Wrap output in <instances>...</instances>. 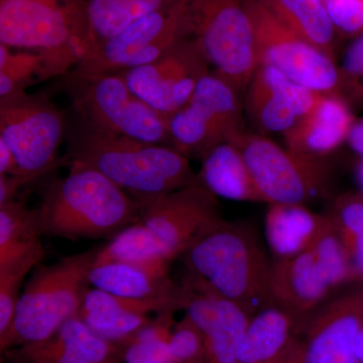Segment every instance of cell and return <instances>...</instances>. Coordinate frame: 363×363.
<instances>
[{
	"mask_svg": "<svg viewBox=\"0 0 363 363\" xmlns=\"http://www.w3.org/2000/svg\"><path fill=\"white\" fill-rule=\"evenodd\" d=\"M66 142L68 162L96 169L143 205L180 189L202 186L190 159L174 147L109 133L76 113L68 119Z\"/></svg>",
	"mask_w": 363,
	"mask_h": 363,
	"instance_id": "1",
	"label": "cell"
},
{
	"mask_svg": "<svg viewBox=\"0 0 363 363\" xmlns=\"http://www.w3.org/2000/svg\"><path fill=\"white\" fill-rule=\"evenodd\" d=\"M189 274L242 308L250 316L276 306L272 262L252 227L219 217L181 255Z\"/></svg>",
	"mask_w": 363,
	"mask_h": 363,
	"instance_id": "2",
	"label": "cell"
},
{
	"mask_svg": "<svg viewBox=\"0 0 363 363\" xmlns=\"http://www.w3.org/2000/svg\"><path fill=\"white\" fill-rule=\"evenodd\" d=\"M68 166V175L47 186L35 209L40 236L113 238L140 221L142 203L96 169L76 162Z\"/></svg>",
	"mask_w": 363,
	"mask_h": 363,
	"instance_id": "3",
	"label": "cell"
},
{
	"mask_svg": "<svg viewBox=\"0 0 363 363\" xmlns=\"http://www.w3.org/2000/svg\"><path fill=\"white\" fill-rule=\"evenodd\" d=\"M88 0H0V44L40 52L64 76L94 48Z\"/></svg>",
	"mask_w": 363,
	"mask_h": 363,
	"instance_id": "4",
	"label": "cell"
},
{
	"mask_svg": "<svg viewBox=\"0 0 363 363\" xmlns=\"http://www.w3.org/2000/svg\"><path fill=\"white\" fill-rule=\"evenodd\" d=\"M97 250L92 248L37 267L21 294L11 329L0 338L1 353L44 341L79 316Z\"/></svg>",
	"mask_w": 363,
	"mask_h": 363,
	"instance_id": "5",
	"label": "cell"
},
{
	"mask_svg": "<svg viewBox=\"0 0 363 363\" xmlns=\"http://www.w3.org/2000/svg\"><path fill=\"white\" fill-rule=\"evenodd\" d=\"M63 77L74 113L88 123L140 142L171 147L169 117L135 94L121 73L95 74L72 69Z\"/></svg>",
	"mask_w": 363,
	"mask_h": 363,
	"instance_id": "6",
	"label": "cell"
},
{
	"mask_svg": "<svg viewBox=\"0 0 363 363\" xmlns=\"http://www.w3.org/2000/svg\"><path fill=\"white\" fill-rule=\"evenodd\" d=\"M247 162L269 204H311L330 195V167L325 159L303 156L264 135L245 130L230 138Z\"/></svg>",
	"mask_w": 363,
	"mask_h": 363,
	"instance_id": "7",
	"label": "cell"
},
{
	"mask_svg": "<svg viewBox=\"0 0 363 363\" xmlns=\"http://www.w3.org/2000/svg\"><path fill=\"white\" fill-rule=\"evenodd\" d=\"M188 13L210 65L238 89L247 88L259 66L247 0H189Z\"/></svg>",
	"mask_w": 363,
	"mask_h": 363,
	"instance_id": "8",
	"label": "cell"
},
{
	"mask_svg": "<svg viewBox=\"0 0 363 363\" xmlns=\"http://www.w3.org/2000/svg\"><path fill=\"white\" fill-rule=\"evenodd\" d=\"M67 128L65 114L48 97L23 91L0 99V140L13 150L21 175L30 183L68 164L66 156L59 159Z\"/></svg>",
	"mask_w": 363,
	"mask_h": 363,
	"instance_id": "9",
	"label": "cell"
},
{
	"mask_svg": "<svg viewBox=\"0 0 363 363\" xmlns=\"http://www.w3.org/2000/svg\"><path fill=\"white\" fill-rule=\"evenodd\" d=\"M240 92L218 72H209L188 104L169 116L171 147L189 159L201 160L215 145L243 130Z\"/></svg>",
	"mask_w": 363,
	"mask_h": 363,
	"instance_id": "10",
	"label": "cell"
},
{
	"mask_svg": "<svg viewBox=\"0 0 363 363\" xmlns=\"http://www.w3.org/2000/svg\"><path fill=\"white\" fill-rule=\"evenodd\" d=\"M259 65L272 67L294 82L319 94H339L340 76L335 60L286 26L264 0H247Z\"/></svg>",
	"mask_w": 363,
	"mask_h": 363,
	"instance_id": "11",
	"label": "cell"
},
{
	"mask_svg": "<svg viewBox=\"0 0 363 363\" xmlns=\"http://www.w3.org/2000/svg\"><path fill=\"white\" fill-rule=\"evenodd\" d=\"M189 0L131 23L111 39L94 45L75 67L95 74H116L149 64L182 40L192 37Z\"/></svg>",
	"mask_w": 363,
	"mask_h": 363,
	"instance_id": "12",
	"label": "cell"
},
{
	"mask_svg": "<svg viewBox=\"0 0 363 363\" xmlns=\"http://www.w3.org/2000/svg\"><path fill=\"white\" fill-rule=\"evenodd\" d=\"M209 67L201 47L190 37L155 61L121 74L135 94L169 117L188 104Z\"/></svg>",
	"mask_w": 363,
	"mask_h": 363,
	"instance_id": "13",
	"label": "cell"
},
{
	"mask_svg": "<svg viewBox=\"0 0 363 363\" xmlns=\"http://www.w3.org/2000/svg\"><path fill=\"white\" fill-rule=\"evenodd\" d=\"M181 285L186 296L184 310L204 337L206 363H238V348L252 316L187 272Z\"/></svg>",
	"mask_w": 363,
	"mask_h": 363,
	"instance_id": "14",
	"label": "cell"
},
{
	"mask_svg": "<svg viewBox=\"0 0 363 363\" xmlns=\"http://www.w3.org/2000/svg\"><path fill=\"white\" fill-rule=\"evenodd\" d=\"M217 198L203 186L180 189L145 203L140 220L178 259L207 224L221 217Z\"/></svg>",
	"mask_w": 363,
	"mask_h": 363,
	"instance_id": "15",
	"label": "cell"
},
{
	"mask_svg": "<svg viewBox=\"0 0 363 363\" xmlns=\"http://www.w3.org/2000/svg\"><path fill=\"white\" fill-rule=\"evenodd\" d=\"M363 316V286L334 298L308 320L300 363H359L355 339Z\"/></svg>",
	"mask_w": 363,
	"mask_h": 363,
	"instance_id": "16",
	"label": "cell"
},
{
	"mask_svg": "<svg viewBox=\"0 0 363 363\" xmlns=\"http://www.w3.org/2000/svg\"><path fill=\"white\" fill-rule=\"evenodd\" d=\"M247 88L245 111L262 135H284L311 111L323 95L294 82L264 64L257 67Z\"/></svg>",
	"mask_w": 363,
	"mask_h": 363,
	"instance_id": "17",
	"label": "cell"
},
{
	"mask_svg": "<svg viewBox=\"0 0 363 363\" xmlns=\"http://www.w3.org/2000/svg\"><path fill=\"white\" fill-rule=\"evenodd\" d=\"M180 309L174 301L135 300L93 288L85 294L79 317L100 337L121 345L152 321V313Z\"/></svg>",
	"mask_w": 363,
	"mask_h": 363,
	"instance_id": "18",
	"label": "cell"
},
{
	"mask_svg": "<svg viewBox=\"0 0 363 363\" xmlns=\"http://www.w3.org/2000/svg\"><path fill=\"white\" fill-rule=\"evenodd\" d=\"M272 288L276 304L293 315L303 329L333 292L311 250L272 260Z\"/></svg>",
	"mask_w": 363,
	"mask_h": 363,
	"instance_id": "19",
	"label": "cell"
},
{
	"mask_svg": "<svg viewBox=\"0 0 363 363\" xmlns=\"http://www.w3.org/2000/svg\"><path fill=\"white\" fill-rule=\"evenodd\" d=\"M168 260L128 264L105 262L92 264L88 279L90 285L119 297L135 300H168L185 306V291L169 274Z\"/></svg>",
	"mask_w": 363,
	"mask_h": 363,
	"instance_id": "20",
	"label": "cell"
},
{
	"mask_svg": "<svg viewBox=\"0 0 363 363\" xmlns=\"http://www.w3.org/2000/svg\"><path fill=\"white\" fill-rule=\"evenodd\" d=\"M355 121L352 107L342 96L321 95L311 111L284 133L286 147L303 156L325 159L347 142Z\"/></svg>",
	"mask_w": 363,
	"mask_h": 363,
	"instance_id": "21",
	"label": "cell"
},
{
	"mask_svg": "<svg viewBox=\"0 0 363 363\" xmlns=\"http://www.w3.org/2000/svg\"><path fill=\"white\" fill-rule=\"evenodd\" d=\"M303 327L279 306L250 317L238 353V363H269L286 357L300 340Z\"/></svg>",
	"mask_w": 363,
	"mask_h": 363,
	"instance_id": "22",
	"label": "cell"
},
{
	"mask_svg": "<svg viewBox=\"0 0 363 363\" xmlns=\"http://www.w3.org/2000/svg\"><path fill=\"white\" fill-rule=\"evenodd\" d=\"M198 176L203 187L233 201L266 202L240 149L230 140L212 147L201 159Z\"/></svg>",
	"mask_w": 363,
	"mask_h": 363,
	"instance_id": "23",
	"label": "cell"
},
{
	"mask_svg": "<svg viewBox=\"0 0 363 363\" xmlns=\"http://www.w3.org/2000/svg\"><path fill=\"white\" fill-rule=\"evenodd\" d=\"M323 222L324 214L314 213L305 205L269 204L264 228L274 260L291 259L309 250Z\"/></svg>",
	"mask_w": 363,
	"mask_h": 363,
	"instance_id": "24",
	"label": "cell"
},
{
	"mask_svg": "<svg viewBox=\"0 0 363 363\" xmlns=\"http://www.w3.org/2000/svg\"><path fill=\"white\" fill-rule=\"evenodd\" d=\"M35 209L20 200L0 206V269L33 257L44 259Z\"/></svg>",
	"mask_w": 363,
	"mask_h": 363,
	"instance_id": "25",
	"label": "cell"
},
{
	"mask_svg": "<svg viewBox=\"0 0 363 363\" xmlns=\"http://www.w3.org/2000/svg\"><path fill=\"white\" fill-rule=\"evenodd\" d=\"M293 32L336 61V30L324 0H264Z\"/></svg>",
	"mask_w": 363,
	"mask_h": 363,
	"instance_id": "26",
	"label": "cell"
},
{
	"mask_svg": "<svg viewBox=\"0 0 363 363\" xmlns=\"http://www.w3.org/2000/svg\"><path fill=\"white\" fill-rule=\"evenodd\" d=\"M183 0H88V18L95 45L111 39L131 23Z\"/></svg>",
	"mask_w": 363,
	"mask_h": 363,
	"instance_id": "27",
	"label": "cell"
},
{
	"mask_svg": "<svg viewBox=\"0 0 363 363\" xmlns=\"http://www.w3.org/2000/svg\"><path fill=\"white\" fill-rule=\"evenodd\" d=\"M157 260L174 259L156 234L140 220L124 228L112 238L111 242L98 250L93 264H147Z\"/></svg>",
	"mask_w": 363,
	"mask_h": 363,
	"instance_id": "28",
	"label": "cell"
},
{
	"mask_svg": "<svg viewBox=\"0 0 363 363\" xmlns=\"http://www.w3.org/2000/svg\"><path fill=\"white\" fill-rule=\"evenodd\" d=\"M57 76L58 73L45 55L26 50L13 52L0 44V99Z\"/></svg>",
	"mask_w": 363,
	"mask_h": 363,
	"instance_id": "29",
	"label": "cell"
},
{
	"mask_svg": "<svg viewBox=\"0 0 363 363\" xmlns=\"http://www.w3.org/2000/svg\"><path fill=\"white\" fill-rule=\"evenodd\" d=\"M357 274V281H363V194L345 193L332 203L327 213Z\"/></svg>",
	"mask_w": 363,
	"mask_h": 363,
	"instance_id": "30",
	"label": "cell"
},
{
	"mask_svg": "<svg viewBox=\"0 0 363 363\" xmlns=\"http://www.w3.org/2000/svg\"><path fill=\"white\" fill-rule=\"evenodd\" d=\"M175 311L157 314L147 326L123 344V363H173L169 352V338L175 326Z\"/></svg>",
	"mask_w": 363,
	"mask_h": 363,
	"instance_id": "31",
	"label": "cell"
},
{
	"mask_svg": "<svg viewBox=\"0 0 363 363\" xmlns=\"http://www.w3.org/2000/svg\"><path fill=\"white\" fill-rule=\"evenodd\" d=\"M2 354L7 363H93L82 354L66 323L44 341L11 348Z\"/></svg>",
	"mask_w": 363,
	"mask_h": 363,
	"instance_id": "32",
	"label": "cell"
},
{
	"mask_svg": "<svg viewBox=\"0 0 363 363\" xmlns=\"http://www.w3.org/2000/svg\"><path fill=\"white\" fill-rule=\"evenodd\" d=\"M310 250L333 292L357 281L348 253L328 215L324 214L323 225Z\"/></svg>",
	"mask_w": 363,
	"mask_h": 363,
	"instance_id": "33",
	"label": "cell"
},
{
	"mask_svg": "<svg viewBox=\"0 0 363 363\" xmlns=\"http://www.w3.org/2000/svg\"><path fill=\"white\" fill-rule=\"evenodd\" d=\"M42 260L33 257L21 264L0 269V338L6 335L13 325L21 297V286L26 277Z\"/></svg>",
	"mask_w": 363,
	"mask_h": 363,
	"instance_id": "34",
	"label": "cell"
},
{
	"mask_svg": "<svg viewBox=\"0 0 363 363\" xmlns=\"http://www.w3.org/2000/svg\"><path fill=\"white\" fill-rule=\"evenodd\" d=\"M169 352L173 363H206L202 332L187 314L172 330Z\"/></svg>",
	"mask_w": 363,
	"mask_h": 363,
	"instance_id": "35",
	"label": "cell"
},
{
	"mask_svg": "<svg viewBox=\"0 0 363 363\" xmlns=\"http://www.w3.org/2000/svg\"><path fill=\"white\" fill-rule=\"evenodd\" d=\"M340 91L351 107L363 106V35L346 50L339 66Z\"/></svg>",
	"mask_w": 363,
	"mask_h": 363,
	"instance_id": "36",
	"label": "cell"
},
{
	"mask_svg": "<svg viewBox=\"0 0 363 363\" xmlns=\"http://www.w3.org/2000/svg\"><path fill=\"white\" fill-rule=\"evenodd\" d=\"M336 33L355 35L363 30V0H324Z\"/></svg>",
	"mask_w": 363,
	"mask_h": 363,
	"instance_id": "37",
	"label": "cell"
},
{
	"mask_svg": "<svg viewBox=\"0 0 363 363\" xmlns=\"http://www.w3.org/2000/svg\"><path fill=\"white\" fill-rule=\"evenodd\" d=\"M30 184L23 176L0 175V206L16 200L21 188Z\"/></svg>",
	"mask_w": 363,
	"mask_h": 363,
	"instance_id": "38",
	"label": "cell"
},
{
	"mask_svg": "<svg viewBox=\"0 0 363 363\" xmlns=\"http://www.w3.org/2000/svg\"><path fill=\"white\" fill-rule=\"evenodd\" d=\"M0 175L21 176L13 150L2 140H0Z\"/></svg>",
	"mask_w": 363,
	"mask_h": 363,
	"instance_id": "39",
	"label": "cell"
},
{
	"mask_svg": "<svg viewBox=\"0 0 363 363\" xmlns=\"http://www.w3.org/2000/svg\"><path fill=\"white\" fill-rule=\"evenodd\" d=\"M347 143L350 149L363 159V119L355 121L348 135Z\"/></svg>",
	"mask_w": 363,
	"mask_h": 363,
	"instance_id": "40",
	"label": "cell"
},
{
	"mask_svg": "<svg viewBox=\"0 0 363 363\" xmlns=\"http://www.w3.org/2000/svg\"><path fill=\"white\" fill-rule=\"evenodd\" d=\"M300 340L296 344L295 347L293 348L286 357L281 358V359L276 360L269 363H300Z\"/></svg>",
	"mask_w": 363,
	"mask_h": 363,
	"instance_id": "41",
	"label": "cell"
},
{
	"mask_svg": "<svg viewBox=\"0 0 363 363\" xmlns=\"http://www.w3.org/2000/svg\"><path fill=\"white\" fill-rule=\"evenodd\" d=\"M355 352H357L358 362L363 363V316L357 339H355Z\"/></svg>",
	"mask_w": 363,
	"mask_h": 363,
	"instance_id": "42",
	"label": "cell"
},
{
	"mask_svg": "<svg viewBox=\"0 0 363 363\" xmlns=\"http://www.w3.org/2000/svg\"><path fill=\"white\" fill-rule=\"evenodd\" d=\"M355 178H357L358 186H359L360 192L363 194V159L362 157L355 167Z\"/></svg>",
	"mask_w": 363,
	"mask_h": 363,
	"instance_id": "43",
	"label": "cell"
}]
</instances>
